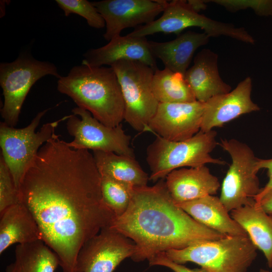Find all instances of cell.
<instances>
[{"label": "cell", "mask_w": 272, "mask_h": 272, "mask_svg": "<svg viewBox=\"0 0 272 272\" xmlns=\"http://www.w3.org/2000/svg\"><path fill=\"white\" fill-rule=\"evenodd\" d=\"M60 137L54 133L40 148L19 192L63 272H76L82 247L115 216L103 200L93 154L70 147Z\"/></svg>", "instance_id": "1"}, {"label": "cell", "mask_w": 272, "mask_h": 272, "mask_svg": "<svg viewBox=\"0 0 272 272\" xmlns=\"http://www.w3.org/2000/svg\"><path fill=\"white\" fill-rule=\"evenodd\" d=\"M109 227L133 241L136 251L131 258L135 262L225 236L197 222L178 206L163 179L152 186L134 187L127 209Z\"/></svg>", "instance_id": "2"}, {"label": "cell", "mask_w": 272, "mask_h": 272, "mask_svg": "<svg viewBox=\"0 0 272 272\" xmlns=\"http://www.w3.org/2000/svg\"><path fill=\"white\" fill-rule=\"evenodd\" d=\"M57 90L100 122L115 127L124 120V103L117 77L112 67L73 66L57 81Z\"/></svg>", "instance_id": "3"}, {"label": "cell", "mask_w": 272, "mask_h": 272, "mask_svg": "<svg viewBox=\"0 0 272 272\" xmlns=\"http://www.w3.org/2000/svg\"><path fill=\"white\" fill-rule=\"evenodd\" d=\"M216 135L213 130H200L182 141H169L156 135L146 151V161L151 171L149 180L156 182L172 171L184 167H196L208 163L226 165L225 161L211 156L217 145Z\"/></svg>", "instance_id": "4"}, {"label": "cell", "mask_w": 272, "mask_h": 272, "mask_svg": "<svg viewBox=\"0 0 272 272\" xmlns=\"http://www.w3.org/2000/svg\"><path fill=\"white\" fill-rule=\"evenodd\" d=\"M248 236H225L165 252L173 261L196 263L209 272H247L257 256Z\"/></svg>", "instance_id": "5"}, {"label": "cell", "mask_w": 272, "mask_h": 272, "mask_svg": "<svg viewBox=\"0 0 272 272\" xmlns=\"http://www.w3.org/2000/svg\"><path fill=\"white\" fill-rule=\"evenodd\" d=\"M124 103V120L139 132H150L149 124L159 102L152 89L155 71L138 61L120 60L112 64Z\"/></svg>", "instance_id": "6"}, {"label": "cell", "mask_w": 272, "mask_h": 272, "mask_svg": "<svg viewBox=\"0 0 272 272\" xmlns=\"http://www.w3.org/2000/svg\"><path fill=\"white\" fill-rule=\"evenodd\" d=\"M53 108L38 113L25 127L17 128L9 126L4 121L1 122V155L18 191L25 173L34 162L40 148L52 138L59 123L67 120L70 116L66 115L56 121L44 123L36 132L42 117Z\"/></svg>", "instance_id": "7"}, {"label": "cell", "mask_w": 272, "mask_h": 272, "mask_svg": "<svg viewBox=\"0 0 272 272\" xmlns=\"http://www.w3.org/2000/svg\"><path fill=\"white\" fill-rule=\"evenodd\" d=\"M61 76L52 63L40 61L30 54H21L11 62L0 64V85L4 102L1 109L4 122L10 126L17 124L21 109L32 86L41 78Z\"/></svg>", "instance_id": "8"}, {"label": "cell", "mask_w": 272, "mask_h": 272, "mask_svg": "<svg viewBox=\"0 0 272 272\" xmlns=\"http://www.w3.org/2000/svg\"><path fill=\"white\" fill-rule=\"evenodd\" d=\"M220 146L231 158V164L221 186L220 199L228 211L255 203L259 193L257 158L246 144L237 140L221 139Z\"/></svg>", "instance_id": "9"}, {"label": "cell", "mask_w": 272, "mask_h": 272, "mask_svg": "<svg viewBox=\"0 0 272 272\" xmlns=\"http://www.w3.org/2000/svg\"><path fill=\"white\" fill-rule=\"evenodd\" d=\"M196 27L204 30L210 37L225 36L249 43L251 35L243 27L212 20L194 11L186 1L167 2L162 15L158 19L140 26L127 34L134 37H146L157 33L179 34L187 28Z\"/></svg>", "instance_id": "10"}, {"label": "cell", "mask_w": 272, "mask_h": 272, "mask_svg": "<svg viewBox=\"0 0 272 272\" xmlns=\"http://www.w3.org/2000/svg\"><path fill=\"white\" fill-rule=\"evenodd\" d=\"M66 120V127L74 138L67 146L76 150H92L109 152L135 157L130 146V137L120 124L109 127L95 118L88 111L75 107Z\"/></svg>", "instance_id": "11"}, {"label": "cell", "mask_w": 272, "mask_h": 272, "mask_svg": "<svg viewBox=\"0 0 272 272\" xmlns=\"http://www.w3.org/2000/svg\"><path fill=\"white\" fill-rule=\"evenodd\" d=\"M136 251L132 240L109 227L102 229L81 248L77 259L76 272H113Z\"/></svg>", "instance_id": "12"}, {"label": "cell", "mask_w": 272, "mask_h": 272, "mask_svg": "<svg viewBox=\"0 0 272 272\" xmlns=\"http://www.w3.org/2000/svg\"><path fill=\"white\" fill-rule=\"evenodd\" d=\"M165 0H103L92 2L103 18L107 41L120 35L124 29L149 24L163 12Z\"/></svg>", "instance_id": "13"}, {"label": "cell", "mask_w": 272, "mask_h": 272, "mask_svg": "<svg viewBox=\"0 0 272 272\" xmlns=\"http://www.w3.org/2000/svg\"><path fill=\"white\" fill-rule=\"evenodd\" d=\"M204 103H159L149 124L150 132L167 140L182 141L200 130Z\"/></svg>", "instance_id": "14"}, {"label": "cell", "mask_w": 272, "mask_h": 272, "mask_svg": "<svg viewBox=\"0 0 272 272\" xmlns=\"http://www.w3.org/2000/svg\"><path fill=\"white\" fill-rule=\"evenodd\" d=\"M252 80L247 77L230 92L213 97L204 103L200 131L208 132L241 115L260 110L251 98Z\"/></svg>", "instance_id": "15"}, {"label": "cell", "mask_w": 272, "mask_h": 272, "mask_svg": "<svg viewBox=\"0 0 272 272\" xmlns=\"http://www.w3.org/2000/svg\"><path fill=\"white\" fill-rule=\"evenodd\" d=\"M82 64L91 66H110L120 60L142 62L153 69H158L156 59L152 55L146 37L118 36L105 45L87 50Z\"/></svg>", "instance_id": "16"}, {"label": "cell", "mask_w": 272, "mask_h": 272, "mask_svg": "<svg viewBox=\"0 0 272 272\" xmlns=\"http://www.w3.org/2000/svg\"><path fill=\"white\" fill-rule=\"evenodd\" d=\"M167 189L176 205L215 194L220 187L206 166L176 169L165 177Z\"/></svg>", "instance_id": "17"}, {"label": "cell", "mask_w": 272, "mask_h": 272, "mask_svg": "<svg viewBox=\"0 0 272 272\" xmlns=\"http://www.w3.org/2000/svg\"><path fill=\"white\" fill-rule=\"evenodd\" d=\"M218 55L209 49H203L193 59V64L184 76L194 97L205 103L211 98L226 94L231 87L223 81L218 66Z\"/></svg>", "instance_id": "18"}, {"label": "cell", "mask_w": 272, "mask_h": 272, "mask_svg": "<svg viewBox=\"0 0 272 272\" xmlns=\"http://www.w3.org/2000/svg\"><path fill=\"white\" fill-rule=\"evenodd\" d=\"M210 37L205 32L188 31L169 41H148V46L152 55L160 59L165 68L184 75L195 51L207 44Z\"/></svg>", "instance_id": "19"}, {"label": "cell", "mask_w": 272, "mask_h": 272, "mask_svg": "<svg viewBox=\"0 0 272 272\" xmlns=\"http://www.w3.org/2000/svg\"><path fill=\"white\" fill-rule=\"evenodd\" d=\"M200 224L225 236H248L214 195L177 205Z\"/></svg>", "instance_id": "20"}, {"label": "cell", "mask_w": 272, "mask_h": 272, "mask_svg": "<svg viewBox=\"0 0 272 272\" xmlns=\"http://www.w3.org/2000/svg\"><path fill=\"white\" fill-rule=\"evenodd\" d=\"M0 213L1 254L14 244H27L42 240L35 218L22 203L10 206Z\"/></svg>", "instance_id": "21"}, {"label": "cell", "mask_w": 272, "mask_h": 272, "mask_svg": "<svg viewBox=\"0 0 272 272\" xmlns=\"http://www.w3.org/2000/svg\"><path fill=\"white\" fill-rule=\"evenodd\" d=\"M231 216L262 252L268 267H272V215L254 203L232 211Z\"/></svg>", "instance_id": "22"}, {"label": "cell", "mask_w": 272, "mask_h": 272, "mask_svg": "<svg viewBox=\"0 0 272 272\" xmlns=\"http://www.w3.org/2000/svg\"><path fill=\"white\" fill-rule=\"evenodd\" d=\"M92 154L101 176L126 183L134 187L147 185L149 176L135 157L100 151H94Z\"/></svg>", "instance_id": "23"}, {"label": "cell", "mask_w": 272, "mask_h": 272, "mask_svg": "<svg viewBox=\"0 0 272 272\" xmlns=\"http://www.w3.org/2000/svg\"><path fill=\"white\" fill-rule=\"evenodd\" d=\"M15 255L6 272H55L59 265L56 254L42 240L17 245Z\"/></svg>", "instance_id": "24"}, {"label": "cell", "mask_w": 272, "mask_h": 272, "mask_svg": "<svg viewBox=\"0 0 272 272\" xmlns=\"http://www.w3.org/2000/svg\"><path fill=\"white\" fill-rule=\"evenodd\" d=\"M153 94L159 103L192 102L196 101L184 75L164 68L155 71L152 82Z\"/></svg>", "instance_id": "25"}, {"label": "cell", "mask_w": 272, "mask_h": 272, "mask_svg": "<svg viewBox=\"0 0 272 272\" xmlns=\"http://www.w3.org/2000/svg\"><path fill=\"white\" fill-rule=\"evenodd\" d=\"M101 176V190L103 200L115 217H119L127 209L134 187L107 176Z\"/></svg>", "instance_id": "26"}, {"label": "cell", "mask_w": 272, "mask_h": 272, "mask_svg": "<svg viewBox=\"0 0 272 272\" xmlns=\"http://www.w3.org/2000/svg\"><path fill=\"white\" fill-rule=\"evenodd\" d=\"M56 3L68 16L71 14L78 15L86 19L88 24L96 29L105 26V21L92 2L87 0H56Z\"/></svg>", "instance_id": "27"}, {"label": "cell", "mask_w": 272, "mask_h": 272, "mask_svg": "<svg viewBox=\"0 0 272 272\" xmlns=\"http://www.w3.org/2000/svg\"><path fill=\"white\" fill-rule=\"evenodd\" d=\"M19 192L12 175L2 155L0 157V213L20 203Z\"/></svg>", "instance_id": "28"}, {"label": "cell", "mask_w": 272, "mask_h": 272, "mask_svg": "<svg viewBox=\"0 0 272 272\" xmlns=\"http://www.w3.org/2000/svg\"><path fill=\"white\" fill-rule=\"evenodd\" d=\"M210 2L221 5L232 12L249 8L258 16H272V0H213Z\"/></svg>", "instance_id": "29"}, {"label": "cell", "mask_w": 272, "mask_h": 272, "mask_svg": "<svg viewBox=\"0 0 272 272\" xmlns=\"http://www.w3.org/2000/svg\"><path fill=\"white\" fill-rule=\"evenodd\" d=\"M150 265H161L167 267L174 272H209L207 270L200 268L190 269L182 264L176 263L170 259L166 254L165 252L157 254L149 260Z\"/></svg>", "instance_id": "30"}, {"label": "cell", "mask_w": 272, "mask_h": 272, "mask_svg": "<svg viewBox=\"0 0 272 272\" xmlns=\"http://www.w3.org/2000/svg\"><path fill=\"white\" fill-rule=\"evenodd\" d=\"M256 165L258 171L261 169L267 170L269 179L265 186L261 188L259 193L255 197V202L259 201L266 193L272 188V159H261L258 158Z\"/></svg>", "instance_id": "31"}, {"label": "cell", "mask_w": 272, "mask_h": 272, "mask_svg": "<svg viewBox=\"0 0 272 272\" xmlns=\"http://www.w3.org/2000/svg\"><path fill=\"white\" fill-rule=\"evenodd\" d=\"M255 205L260 207L268 214L272 215V188L266 193Z\"/></svg>", "instance_id": "32"}, {"label": "cell", "mask_w": 272, "mask_h": 272, "mask_svg": "<svg viewBox=\"0 0 272 272\" xmlns=\"http://www.w3.org/2000/svg\"><path fill=\"white\" fill-rule=\"evenodd\" d=\"M188 6L195 12L199 13L207 9L206 1L188 0L186 1Z\"/></svg>", "instance_id": "33"}, {"label": "cell", "mask_w": 272, "mask_h": 272, "mask_svg": "<svg viewBox=\"0 0 272 272\" xmlns=\"http://www.w3.org/2000/svg\"><path fill=\"white\" fill-rule=\"evenodd\" d=\"M259 272H271V271H269L268 270H267L264 269H260L259 270Z\"/></svg>", "instance_id": "34"}]
</instances>
